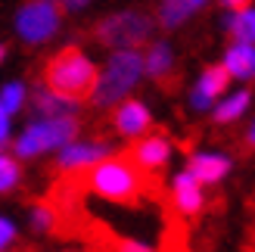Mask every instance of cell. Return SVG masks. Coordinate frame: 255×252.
Returning <instances> with one entry per match:
<instances>
[{"label":"cell","mask_w":255,"mask_h":252,"mask_svg":"<svg viewBox=\"0 0 255 252\" xmlns=\"http://www.w3.org/2000/svg\"><path fill=\"white\" fill-rule=\"evenodd\" d=\"M87 174V187L103 196V199H112V203H134L146 193V178L137 165L128 156H106L100 159L97 165H91L84 171Z\"/></svg>","instance_id":"cell-1"},{"label":"cell","mask_w":255,"mask_h":252,"mask_svg":"<svg viewBox=\"0 0 255 252\" xmlns=\"http://www.w3.org/2000/svg\"><path fill=\"white\" fill-rule=\"evenodd\" d=\"M44 81H47V87L53 94L81 103V100H87L94 94L97 66L81 53L78 47H66L44 66Z\"/></svg>","instance_id":"cell-2"},{"label":"cell","mask_w":255,"mask_h":252,"mask_svg":"<svg viewBox=\"0 0 255 252\" xmlns=\"http://www.w3.org/2000/svg\"><path fill=\"white\" fill-rule=\"evenodd\" d=\"M143 75V56L137 50H116L112 59L106 62L103 72H97V84H94V103L97 106H112L134 91V84Z\"/></svg>","instance_id":"cell-3"},{"label":"cell","mask_w":255,"mask_h":252,"mask_svg":"<svg viewBox=\"0 0 255 252\" xmlns=\"http://www.w3.org/2000/svg\"><path fill=\"white\" fill-rule=\"evenodd\" d=\"M78 134V122L72 116H56V119H37L31 122L25 134L16 140V156L22 159H31V156H41V153H50V149H62L66 143L75 140Z\"/></svg>","instance_id":"cell-4"},{"label":"cell","mask_w":255,"mask_h":252,"mask_svg":"<svg viewBox=\"0 0 255 252\" xmlns=\"http://www.w3.org/2000/svg\"><path fill=\"white\" fill-rule=\"evenodd\" d=\"M152 34V19L146 12H112L109 19L97 25V41L112 50H137L140 44H146Z\"/></svg>","instance_id":"cell-5"},{"label":"cell","mask_w":255,"mask_h":252,"mask_svg":"<svg viewBox=\"0 0 255 252\" xmlns=\"http://www.w3.org/2000/svg\"><path fill=\"white\" fill-rule=\"evenodd\" d=\"M62 9L56 0H31L16 16V31L25 44H44L59 31Z\"/></svg>","instance_id":"cell-6"},{"label":"cell","mask_w":255,"mask_h":252,"mask_svg":"<svg viewBox=\"0 0 255 252\" xmlns=\"http://www.w3.org/2000/svg\"><path fill=\"white\" fill-rule=\"evenodd\" d=\"M109 149L103 143H66L59 153V162L56 168L62 174H69V178H75V174H84L91 165H97L100 159H106Z\"/></svg>","instance_id":"cell-7"},{"label":"cell","mask_w":255,"mask_h":252,"mask_svg":"<svg viewBox=\"0 0 255 252\" xmlns=\"http://www.w3.org/2000/svg\"><path fill=\"white\" fill-rule=\"evenodd\" d=\"M125 156L131 159L143 174H156V171L165 165V162H168V156H171V143L165 140V137H143V140H137Z\"/></svg>","instance_id":"cell-8"},{"label":"cell","mask_w":255,"mask_h":252,"mask_svg":"<svg viewBox=\"0 0 255 252\" xmlns=\"http://www.w3.org/2000/svg\"><path fill=\"white\" fill-rule=\"evenodd\" d=\"M149 109L143 103H137V100H128L116 109V116H112V125H116V131L125 134V137H137L149 128Z\"/></svg>","instance_id":"cell-9"},{"label":"cell","mask_w":255,"mask_h":252,"mask_svg":"<svg viewBox=\"0 0 255 252\" xmlns=\"http://www.w3.org/2000/svg\"><path fill=\"white\" fill-rule=\"evenodd\" d=\"M227 84H231V72H227L224 66H212L202 72V78L196 84V91H193V106L196 109H206L215 97H221L227 91Z\"/></svg>","instance_id":"cell-10"},{"label":"cell","mask_w":255,"mask_h":252,"mask_svg":"<svg viewBox=\"0 0 255 252\" xmlns=\"http://www.w3.org/2000/svg\"><path fill=\"white\" fill-rule=\"evenodd\" d=\"M174 206L181 215H196L202 209V184L190 171H181L174 178Z\"/></svg>","instance_id":"cell-11"},{"label":"cell","mask_w":255,"mask_h":252,"mask_svg":"<svg viewBox=\"0 0 255 252\" xmlns=\"http://www.w3.org/2000/svg\"><path fill=\"white\" fill-rule=\"evenodd\" d=\"M227 168H231V162H227L224 156L218 153H196V156H190V174L199 181V184H215V181H221Z\"/></svg>","instance_id":"cell-12"},{"label":"cell","mask_w":255,"mask_h":252,"mask_svg":"<svg viewBox=\"0 0 255 252\" xmlns=\"http://www.w3.org/2000/svg\"><path fill=\"white\" fill-rule=\"evenodd\" d=\"M224 69L231 72V78H240V81L255 78V44L237 41L224 56Z\"/></svg>","instance_id":"cell-13"},{"label":"cell","mask_w":255,"mask_h":252,"mask_svg":"<svg viewBox=\"0 0 255 252\" xmlns=\"http://www.w3.org/2000/svg\"><path fill=\"white\" fill-rule=\"evenodd\" d=\"M174 69V56H171V47L168 44H152L149 53L143 56V72L156 81H165Z\"/></svg>","instance_id":"cell-14"},{"label":"cell","mask_w":255,"mask_h":252,"mask_svg":"<svg viewBox=\"0 0 255 252\" xmlns=\"http://www.w3.org/2000/svg\"><path fill=\"white\" fill-rule=\"evenodd\" d=\"M34 106H37V112H41V119H56V116H72L75 112V100H66V97H59V94H53L47 87H41V91L34 94Z\"/></svg>","instance_id":"cell-15"},{"label":"cell","mask_w":255,"mask_h":252,"mask_svg":"<svg viewBox=\"0 0 255 252\" xmlns=\"http://www.w3.org/2000/svg\"><path fill=\"white\" fill-rule=\"evenodd\" d=\"M206 3V0H165L162 3V12H159V19L165 28H177L184 19H190L193 12Z\"/></svg>","instance_id":"cell-16"},{"label":"cell","mask_w":255,"mask_h":252,"mask_svg":"<svg viewBox=\"0 0 255 252\" xmlns=\"http://www.w3.org/2000/svg\"><path fill=\"white\" fill-rule=\"evenodd\" d=\"M246 106H249V91H240V94H234L231 100H224V103L215 109V122L218 125L234 122V119H240L246 112Z\"/></svg>","instance_id":"cell-17"},{"label":"cell","mask_w":255,"mask_h":252,"mask_svg":"<svg viewBox=\"0 0 255 252\" xmlns=\"http://www.w3.org/2000/svg\"><path fill=\"white\" fill-rule=\"evenodd\" d=\"M231 31L237 41H246V44H255V9L243 6L237 12V19H231Z\"/></svg>","instance_id":"cell-18"},{"label":"cell","mask_w":255,"mask_h":252,"mask_svg":"<svg viewBox=\"0 0 255 252\" xmlns=\"http://www.w3.org/2000/svg\"><path fill=\"white\" fill-rule=\"evenodd\" d=\"M56 221H59V215H56V209H53V203H34L31 206V228L34 231H53L56 228Z\"/></svg>","instance_id":"cell-19"},{"label":"cell","mask_w":255,"mask_h":252,"mask_svg":"<svg viewBox=\"0 0 255 252\" xmlns=\"http://www.w3.org/2000/svg\"><path fill=\"white\" fill-rule=\"evenodd\" d=\"M19 184V162L0 149V193H9Z\"/></svg>","instance_id":"cell-20"},{"label":"cell","mask_w":255,"mask_h":252,"mask_svg":"<svg viewBox=\"0 0 255 252\" xmlns=\"http://www.w3.org/2000/svg\"><path fill=\"white\" fill-rule=\"evenodd\" d=\"M0 106H3L9 116H12V112H19V109L25 106V87L16 84V81H12V84H3V87H0Z\"/></svg>","instance_id":"cell-21"},{"label":"cell","mask_w":255,"mask_h":252,"mask_svg":"<svg viewBox=\"0 0 255 252\" xmlns=\"http://www.w3.org/2000/svg\"><path fill=\"white\" fill-rule=\"evenodd\" d=\"M12 243H16V228H12V221L0 215V252H6Z\"/></svg>","instance_id":"cell-22"},{"label":"cell","mask_w":255,"mask_h":252,"mask_svg":"<svg viewBox=\"0 0 255 252\" xmlns=\"http://www.w3.org/2000/svg\"><path fill=\"white\" fill-rule=\"evenodd\" d=\"M116 252H156V249L137 240H116Z\"/></svg>","instance_id":"cell-23"},{"label":"cell","mask_w":255,"mask_h":252,"mask_svg":"<svg viewBox=\"0 0 255 252\" xmlns=\"http://www.w3.org/2000/svg\"><path fill=\"white\" fill-rule=\"evenodd\" d=\"M0 140H9V112L3 109V106H0Z\"/></svg>","instance_id":"cell-24"},{"label":"cell","mask_w":255,"mask_h":252,"mask_svg":"<svg viewBox=\"0 0 255 252\" xmlns=\"http://www.w3.org/2000/svg\"><path fill=\"white\" fill-rule=\"evenodd\" d=\"M224 6H231V9H243V6H249L252 0H221Z\"/></svg>","instance_id":"cell-25"},{"label":"cell","mask_w":255,"mask_h":252,"mask_svg":"<svg viewBox=\"0 0 255 252\" xmlns=\"http://www.w3.org/2000/svg\"><path fill=\"white\" fill-rule=\"evenodd\" d=\"M59 3L66 6V9H81V6L87 3V0H59Z\"/></svg>","instance_id":"cell-26"},{"label":"cell","mask_w":255,"mask_h":252,"mask_svg":"<svg viewBox=\"0 0 255 252\" xmlns=\"http://www.w3.org/2000/svg\"><path fill=\"white\" fill-rule=\"evenodd\" d=\"M249 146H255V122H252V131H249Z\"/></svg>","instance_id":"cell-27"},{"label":"cell","mask_w":255,"mask_h":252,"mask_svg":"<svg viewBox=\"0 0 255 252\" xmlns=\"http://www.w3.org/2000/svg\"><path fill=\"white\" fill-rule=\"evenodd\" d=\"M0 59H3V47H0Z\"/></svg>","instance_id":"cell-28"},{"label":"cell","mask_w":255,"mask_h":252,"mask_svg":"<svg viewBox=\"0 0 255 252\" xmlns=\"http://www.w3.org/2000/svg\"><path fill=\"white\" fill-rule=\"evenodd\" d=\"M0 149H3V140H0Z\"/></svg>","instance_id":"cell-29"}]
</instances>
